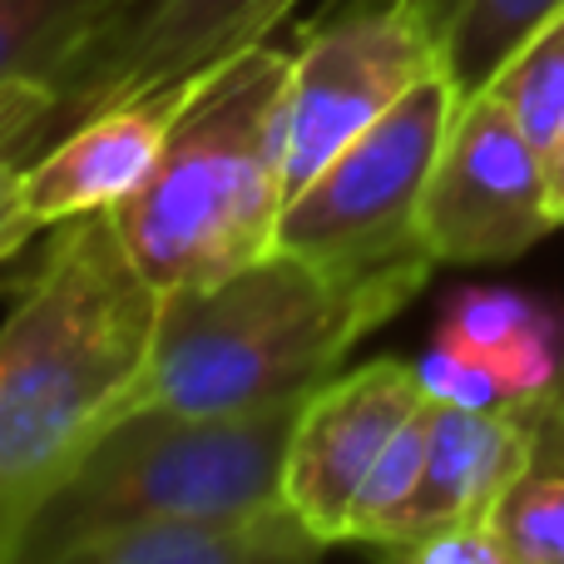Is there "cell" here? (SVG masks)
Wrapping results in <instances>:
<instances>
[{
	"instance_id": "obj_1",
	"label": "cell",
	"mask_w": 564,
	"mask_h": 564,
	"mask_svg": "<svg viewBox=\"0 0 564 564\" xmlns=\"http://www.w3.org/2000/svg\"><path fill=\"white\" fill-rule=\"evenodd\" d=\"M164 292L109 214L55 228L0 327V540L105 436L144 381Z\"/></svg>"
},
{
	"instance_id": "obj_2",
	"label": "cell",
	"mask_w": 564,
	"mask_h": 564,
	"mask_svg": "<svg viewBox=\"0 0 564 564\" xmlns=\"http://www.w3.org/2000/svg\"><path fill=\"white\" fill-rule=\"evenodd\" d=\"M431 268V253L317 263L273 248L218 282L164 292L154 357L119 416L139 406L234 416L307 397L337 377L367 332L426 288Z\"/></svg>"
},
{
	"instance_id": "obj_3",
	"label": "cell",
	"mask_w": 564,
	"mask_h": 564,
	"mask_svg": "<svg viewBox=\"0 0 564 564\" xmlns=\"http://www.w3.org/2000/svg\"><path fill=\"white\" fill-rule=\"evenodd\" d=\"M292 55L263 45L198 79L149 178L109 208L159 292L204 288L278 248L288 208Z\"/></svg>"
},
{
	"instance_id": "obj_4",
	"label": "cell",
	"mask_w": 564,
	"mask_h": 564,
	"mask_svg": "<svg viewBox=\"0 0 564 564\" xmlns=\"http://www.w3.org/2000/svg\"><path fill=\"white\" fill-rule=\"evenodd\" d=\"M307 397L234 416L139 406L109 421L69 476L30 510L6 564H69L139 530L273 506L282 500L292 426Z\"/></svg>"
},
{
	"instance_id": "obj_5",
	"label": "cell",
	"mask_w": 564,
	"mask_h": 564,
	"mask_svg": "<svg viewBox=\"0 0 564 564\" xmlns=\"http://www.w3.org/2000/svg\"><path fill=\"white\" fill-rule=\"evenodd\" d=\"M460 95L446 69L357 134L307 188L288 198L278 248L317 263H391L426 253L421 198L451 134Z\"/></svg>"
},
{
	"instance_id": "obj_6",
	"label": "cell",
	"mask_w": 564,
	"mask_h": 564,
	"mask_svg": "<svg viewBox=\"0 0 564 564\" xmlns=\"http://www.w3.org/2000/svg\"><path fill=\"white\" fill-rule=\"evenodd\" d=\"M436 69L441 40L416 0L317 10L288 79V198Z\"/></svg>"
},
{
	"instance_id": "obj_7",
	"label": "cell",
	"mask_w": 564,
	"mask_h": 564,
	"mask_svg": "<svg viewBox=\"0 0 564 564\" xmlns=\"http://www.w3.org/2000/svg\"><path fill=\"white\" fill-rule=\"evenodd\" d=\"M545 149L490 89L460 99L421 198V243L436 263H510L550 234Z\"/></svg>"
},
{
	"instance_id": "obj_8",
	"label": "cell",
	"mask_w": 564,
	"mask_h": 564,
	"mask_svg": "<svg viewBox=\"0 0 564 564\" xmlns=\"http://www.w3.org/2000/svg\"><path fill=\"white\" fill-rule=\"evenodd\" d=\"M297 6L307 0H139L99 40H89L75 65L50 85L55 115L45 144H55L69 124L99 109L188 85L224 59L263 45Z\"/></svg>"
},
{
	"instance_id": "obj_9",
	"label": "cell",
	"mask_w": 564,
	"mask_h": 564,
	"mask_svg": "<svg viewBox=\"0 0 564 564\" xmlns=\"http://www.w3.org/2000/svg\"><path fill=\"white\" fill-rule=\"evenodd\" d=\"M421 371L406 361H367L322 381L297 411L282 470V500L317 530L327 545H341L361 486L397 431L426 406Z\"/></svg>"
},
{
	"instance_id": "obj_10",
	"label": "cell",
	"mask_w": 564,
	"mask_h": 564,
	"mask_svg": "<svg viewBox=\"0 0 564 564\" xmlns=\"http://www.w3.org/2000/svg\"><path fill=\"white\" fill-rule=\"evenodd\" d=\"M198 79L109 105L99 115L69 124L55 144L40 149L25 164V198L35 208L40 228H59L69 218L109 214V208L124 204L149 178V169L159 164L169 129L184 115Z\"/></svg>"
},
{
	"instance_id": "obj_11",
	"label": "cell",
	"mask_w": 564,
	"mask_h": 564,
	"mask_svg": "<svg viewBox=\"0 0 564 564\" xmlns=\"http://www.w3.org/2000/svg\"><path fill=\"white\" fill-rule=\"evenodd\" d=\"M530 451V397L506 401V406H446L431 401V431H426V470L401 510L387 545L411 535H431L446 525L486 520L500 490L520 470Z\"/></svg>"
},
{
	"instance_id": "obj_12",
	"label": "cell",
	"mask_w": 564,
	"mask_h": 564,
	"mask_svg": "<svg viewBox=\"0 0 564 564\" xmlns=\"http://www.w3.org/2000/svg\"><path fill=\"white\" fill-rule=\"evenodd\" d=\"M322 550L327 540L288 500H273L248 516L139 530V535L85 550L69 564H317Z\"/></svg>"
},
{
	"instance_id": "obj_13",
	"label": "cell",
	"mask_w": 564,
	"mask_h": 564,
	"mask_svg": "<svg viewBox=\"0 0 564 564\" xmlns=\"http://www.w3.org/2000/svg\"><path fill=\"white\" fill-rule=\"evenodd\" d=\"M510 564H564V391L530 397V451L486 516Z\"/></svg>"
},
{
	"instance_id": "obj_14",
	"label": "cell",
	"mask_w": 564,
	"mask_h": 564,
	"mask_svg": "<svg viewBox=\"0 0 564 564\" xmlns=\"http://www.w3.org/2000/svg\"><path fill=\"white\" fill-rule=\"evenodd\" d=\"M441 341L486 357L516 401L555 387L564 357L555 341V317L520 292H460L446 307Z\"/></svg>"
},
{
	"instance_id": "obj_15",
	"label": "cell",
	"mask_w": 564,
	"mask_h": 564,
	"mask_svg": "<svg viewBox=\"0 0 564 564\" xmlns=\"http://www.w3.org/2000/svg\"><path fill=\"white\" fill-rule=\"evenodd\" d=\"M441 40V69L460 99L490 89V79L520 55L525 40L564 10V0H416Z\"/></svg>"
},
{
	"instance_id": "obj_16",
	"label": "cell",
	"mask_w": 564,
	"mask_h": 564,
	"mask_svg": "<svg viewBox=\"0 0 564 564\" xmlns=\"http://www.w3.org/2000/svg\"><path fill=\"white\" fill-rule=\"evenodd\" d=\"M139 0H0V85H55L75 55Z\"/></svg>"
},
{
	"instance_id": "obj_17",
	"label": "cell",
	"mask_w": 564,
	"mask_h": 564,
	"mask_svg": "<svg viewBox=\"0 0 564 564\" xmlns=\"http://www.w3.org/2000/svg\"><path fill=\"white\" fill-rule=\"evenodd\" d=\"M55 95L35 79L0 85V263L15 258L40 234V218L25 198V164L45 144Z\"/></svg>"
},
{
	"instance_id": "obj_18",
	"label": "cell",
	"mask_w": 564,
	"mask_h": 564,
	"mask_svg": "<svg viewBox=\"0 0 564 564\" xmlns=\"http://www.w3.org/2000/svg\"><path fill=\"white\" fill-rule=\"evenodd\" d=\"M490 95L520 119L540 149H550V139L564 129V10L490 79Z\"/></svg>"
},
{
	"instance_id": "obj_19",
	"label": "cell",
	"mask_w": 564,
	"mask_h": 564,
	"mask_svg": "<svg viewBox=\"0 0 564 564\" xmlns=\"http://www.w3.org/2000/svg\"><path fill=\"white\" fill-rule=\"evenodd\" d=\"M426 431H431V401L397 431V441L377 456V466H371L357 506H351L347 545H377L381 550L391 540L401 510L411 506V496H416V486H421V470H426Z\"/></svg>"
},
{
	"instance_id": "obj_20",
	"label": "cell",
	"mask_w": 564,
	"mask_h": 564,
	"mask_svg": "<svg viewBox=\"0 0 564 564\" xmlns=\"http://www.w3.org/2000/svg\"><path fill=\"white\" fill-rule=\"evenodd\" d=\"M381 564H510V560L500 555L486 520H466V525H446L431 530V535L381 545Z\"/></svg>"
},
{
	"instance_id": "obj_21",
	"label": "cell",
	"mask_w": 564,
	"mask_h": 564,
	"mask_svg": "<svg viewBox=\"0 0 564 564\" xmlns=\"http://www.w3.org/2000/svg\"><path fill=\"white\" fill-rule=\"evenodd\" d=\"M545 184H550V214H555V224H564V129L545 149Z\"/></svg>"
},
{
	"instance_id": "obj_22",
	"label": "cell",
	"mask_w": 564,
	"mask_h": 564,
	"mask_svg": "<svg viewBox=\"0 0 564 564\" xmlns=\"http://www.w3.org/2000/svg\"><path fill=\"white\" fill-rule=\"evenodd\" d=\"M332 6H341V0H317V10H332Z\"/></svg>"
},
{
	"instance_id": "obj_23",
	"label": "cell",
	"mask_w": 564,
	"mask_h": 564,
	"mask_svg": "<svg viewBox=\"0 0 564 564\" xmlns=\"http://www.w3.org/2000/svg\"><path fill=\"white\" fill-rule=\"evenodd\" d=\"M10 560V545H6V540H0V564H6Z\"/></svg>"
},
{
	"instance_id": "obj_24",
	"label": "cell",
	"mask_w": 564,
	"mask_h": 564,
	"mask_svg": "<svg viewBox=\"0 0 564 564\" xmlns=\"http://www.w3.org/2000/svg\"><path fill=\"white\" fill-rule=\"evenodd\" d=\"M555 387L564 391V357H560V377H555Z\"/></svg>"
}]
</instances>
